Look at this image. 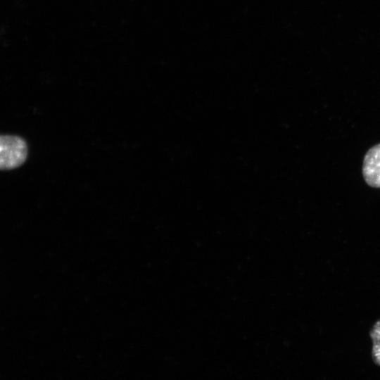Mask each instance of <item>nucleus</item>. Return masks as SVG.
<instances>
[{"label":"nucleus","mask_w":380,"mask_h":380,"mask_svg":"<svg viewBox=\"0 0 380 380\" xmlns=\"http://www.w3.org/2000/svg\"><path fill=\"white\" fill-rule=\"evenodd\" d=\"M369 336L372 341V356L374 363L380 366V320L373 325Z\"/></svg>","instance_id":"7ed1b4c3"},{"label":"nucleus","mask_w":380,"mask_h":380,"mask_svg":"<svg viewBox=\"0 0 380 380\" xmlns=\"http://www.w3.org/2000/svg\"><path fill=\"white\" fill-rule=\"evenodd\" d=\"M25 141L18 136L1 135L0 138V167L2 170L20 166L27 157Z\"/></svg>","instance_id":"f257e3e1"},{"label":"nucleus","mask_w":380,"mask_h":380,"mask_svg":"<svg viewBox=\"0 0 380 380\" xmlns=\"http://www.w3.org/2000/svg\"><path fill=\"white\" fill-rule=\"evenodd\" d=\"M362 175L369 186L380 188V144L369 148L365 154Z\"/></svg>","instance_id":"f03ea898"}]
</instances>
